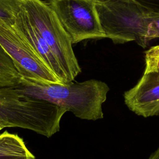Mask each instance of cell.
<instances>
[{
  "mask_svg": "<svg viewBox=\"0 0 159 159\" xmlns=\"http://www.w3.org/2000/svg\"><path fill=\"white\" fill-rule=\"evenodd\" d=\"M0 159H35L22 139L4 131L0 134Z\"/></svg>",
  "mask_w": 159,
  "mask_h": 159,
  "instance_id": "8",
  "label": "cell"
},
{
  "mask_svg": "<svg viewBox=\"0 0 159 159\" xmlns=\"http://www.w3.org/2000/svg\"><path fill=\"white\" fill-rule=\"evenodd\" d=\"M21 9V0H0V24L12 27Z\"/></svg>",
  "mask_w": 159,
  "mask_h": 159,
  "instance_id": "10",
  "label": "cell"
},
{
  "mask_svg": "<svg viewBox=\"0 0 159 159\" xmlns=\"http://www.w3.org/2000/svg\"><path fill=\"white\" fill-rule=\"evenodd\" d=\"M145 54V68L143 73H159V45L152 47Z\"/></svg>",
  "mask_w": 159,
  "mask_h": 159,
  "instance_id": "11",
  "label": "cell"
},
{
  "mask_svg": "<svg viewBox=\"0 0 159 159\" xmlns=\"http://www.w3.org/2000/svg\"><path fill=\"white\" fill-rule=\"evenodd\" d=\"M3 128H4V126H3V125L0 123V130H2Z\"/></svg>",
  "mask_w": 159,
  "mask_h": 159,
  "instance_id": "14",
  "label": "cell"
},
{
  "mask_svg": "<svg viewBox=\"0 0 159 159\" xmlns=\"http://www.w3.org/2000/svg\"><path fill=\"white\" fill-rule=\"evenodd\" d=\"M72 43L106 38L101 26L96 0H46Z\"/></svg>",
  "mask_w": 159,
  "mask_h": 159,
  "instance_id": "4",
  "label": "cell"
},
{
  "mask_svg": "<svg viewBox=\"0 0 159 159\" xmlns=\"http://www.w3.org/2000/svg\"><path fill=\"white\" fill-rule=\"evenodd\" d=\"M13 29L27 43L45 66L55 75L59 82L66 84V76L50 48L30 22L21 6L16 16Z\"/></svg>",
  "mask_w": 159,
  "mask_h": 159,
  "instance_id": "7",
  "label": "cell"
},
{
  "mask_svg": "<svg viewBox=\"0 0 159 159\" xmlns=\"http://www.w3.org/2000/svg\"><path fill=\"white\" fill-rule=\"evenodd\" d=\"M14 88L32 98L61 107L81 119L88 120L103 118L102 106L109 91L106 83L94 79L63 84L23 77Z\"/></svg>",
  "mask_w": 159,
  "mask_h": 159,
  "instance_id": "1",
  "label": "cell"
},
{
  "mask_svg": "<svg viewBox=\"0 0 159 159\" xmlns=\"http://www.w3.org/2000/svg\"><path fill=\"white\" fill-rule=\"evenodd\" d=\"M148 159H159V147L158 148L150 155Z\"/></svg>",
  "mask_w": 159,
  "mask_h": 159,
  "instance_id": "13",
  "label": "cell"
},
{
  "mask_svg": "<svg viewBox=\"0 0 159 159\" xmlns=\"http://www.w3.org/2000/svg\"><path fill=\"white\" fill-rule=\"evenodd\" d=\"M141 5L159 12V0H134Z\"/></svg>",
  "mask_w": 159,
  "mask_h": 159,
  "instance_id": "12",
  "label": "cell"
},
{
  "mask_svg": "<svg viewBox=\"0 0 159 159\" xmlns=\"http://www.w3.org/2000/svg\"><path fill=\"white\" fill-rule=\"evenodd\" d=\"M0 45L12 59L21 77L39 81L60 83L12 27L0 24Z\"/></svg>",
  "mask_w": 159,
  "mask_h": 159,
  "instance_id": "5",
  "label": "cell"
},
{
  "mask_svg": "<svg viewBox=\"0 0 159 159\" xmlns=\"http://www.w3.org/2000/svg\"><path fill=\"white\" fill-rule=\"evenodd\" d=\"M21 6L32 25L47 42L59 62L67 83L81 71L71 39L55 12L42 0H21Z\"/></svg>",
  "mask_w": 159,
  "mask_h": 159,
  "instance_id": "3",
  "label": "cell"
},
{
  "mask_svg": "<svg viewBox=\"0 0 159 159\" xmlns=\"http://www.w3.org/2000/svg\"><path fill=\"white\" fill-rule=\"evenodd\" d=\"M106 38L114 43L135 42L142 48L159 38V12L134 0H96Z\"/></svg>",
  "mask_w": 159,
  "mask_h": 159,
  "instance_id": "2",
  "label": "cell"
},
{
  "mask_svg": "<svg viewBox=\"0 0 159 159\" xmlns=\"http://www.w3.org/2000/svg\"><path fill=\"white\" fill-rule=\"evenodd\" d=\"M124 98L126 106L136 114L144 117L159 116V73H143Z\"/></svg>",
  "mask_w": 159,
  "mask_h": 159,
  "instance_id": "6",
  "label": "cell"
},
{
  "mask_svg": "<svg viewBox=\"0 0 159 159\" xmlns=\"http://www.w3.org/2000/svg\"><path fill=\"white\" fill-rule=\"evenodd\" d=\"M20 78L12 59L0 45V88L14 87Z\"/></svg>",
  "mask_w": 159,
  "mask_h": 159,
  "instance_id": "9",
  "label": "cell"
}]
</instances>
